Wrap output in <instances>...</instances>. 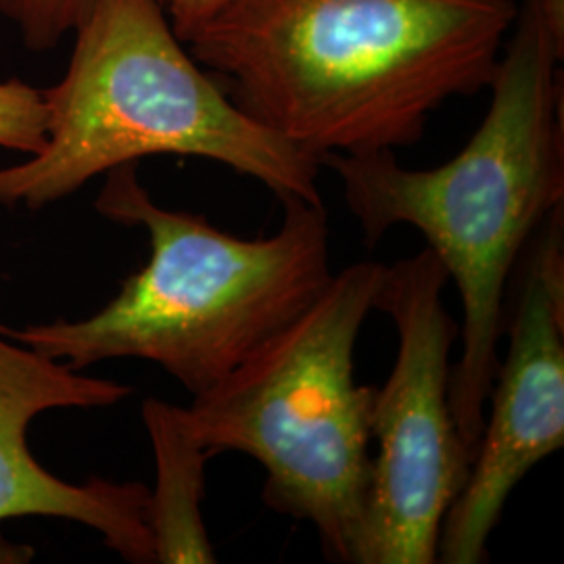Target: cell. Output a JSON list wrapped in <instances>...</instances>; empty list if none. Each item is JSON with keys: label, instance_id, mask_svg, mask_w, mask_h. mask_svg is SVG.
I'll return each instance as SVG.
<instances>
[{"label": "cell", "instance_id": "4", "mask_svg": "<svg viewBox=\"0 0 564 564\" xmlns=\"http://www.w3.org/2000/svg\"><path fill=\"white\" fill-rule=\"evenodd\" d=\"M65 76L42 90L46 142L0 167V205L41 209L153 155L220 163L279 199L323 203L321 162L249 118L191 55L160 0H93Z\"/></svg>", "mask_w": 564, "mask_h": 564}, {"label": "cell", "instance_id": "3", "mask_svg": "<svg viewBox=\"0 0 564 564\" xmlns=\"http://www.w3.org/2000/svg\"><path fill=\"white\" fill-rule=\"evenodd\" d=\"M281 228L260 239L224 232L203 216L163 209L137 163L107 172L95 207L149 232L147 265L84 321L2 333L74 370L118 358L162 366L193 395L212 389L305 312L330 281L324 203L282 197Z\"/></svg>", "mask_w": 564, "mask_h": 564}, {"label": "cell", "instance_id": "14", "mask_svg": "<svg viewBox=\"0 0 564 564\" xmlns=\"http://www.w3.org/2000/svg\"><path fill=\"white\" fill-rule=\"evenodd\" d=\"M561 2H564V0H561Z\"/></svg>", "mask_w": 564, "mask_h": 564}, {"label": "cell", "instance_id": "6", "mask_svg": "<svg viewBox=\"0 0 564 564\" xmlns=\"http://www.w3.org/2000/svg\"><path fill=\"white\" fill-rule=\"evenodd\" d=\"M444 263L424 247L384 268L375 310L398 330V356L372 405L370 489L362 564L437 563L445 514L475 454L449 408V354L460 323L444 303Z\"/></svg>", "mask_w": 564, "mask_h": 564}, {"label": "cell", "instance_id": "10", "mask_svg": "<svg viewBox=\"0 0 564 564\" xmlns=\"http://www.w3.org/2000/svg\"><path fill=\"white\" fill-rule=\"evenodd\" d=\"M93 0H0V15L11 21L32 51L55 48L72 34Z\"/></svg>", "mask_w": 564, "mask_h": 564}, {"label": "cell", "instance_id": "11", "mask_svg": "<svg viewBox=\"0 0 564 564\" xmlns=\"http://www.w3.org/2000/svg\"><path fill=\"white\" fill-rule=\"evenodd\" d=\"M44 142V93L25 82H0V147L32 158L41 153Z\"/></svg>", "mask_w": 564, "mask_h": 564}, {"label": "cell", "instance_id": "1", "mask_svg": "<svg viewBox=\"0 0 564 564\" xmlns=\"http://www.w3.org/2000/svg\"><path fill=\"white\" fill-rule=\"evenodd\" d=\"M514 0H223L184 42L242 111L321 162L421 141L494 80Z\"/></svg>", "mask_w": 564, "mask_h": 564}, {"label": "cell", "instance_id": "9", "mask_svg": "<svg viewBox=\"0 0 564 564\" xmlns=\"http://www.w3.org/2000/svg\"><path fill=\"white\" fill-rule=\"evenodd\" d=\"M142 421L158 468L147 510L155 563H216L202 512L209 454L186 429L181 405L151 398L142 403Z\"/></svg>", "mask_w": 564, "mask_h": 564}, {"label": "cell", "instance_id": "2", "mask_svg": "<svg viewBox=\"0 0 564 564\" xmlns=\"http://www.w3.org/2000/svg\"><path fill=\"white\" fill-rule=\"evenodd\" d=\"M563 51L564 2L523 0L489 84V109L456 158L431 170L403 167L395 151L321 158L370 247L412 226L456 282L463 351L452 366L449 408L473 454L500 366L508 281L563 212Z\"/></svg>", "mask_w": 564, "mask_h": 564}, {"label": "cell", "instance_id": "12", "mask_svg": "<svg viewBox=\"0 0 564 564\" xmlns=\"http://www.w3.org/2000/svg\"><path fill=\"white\" fill-rule=\"evenodd\" d=\"M160 2L172 21L174 32L186 42L202 28L223 0H160Z\"/></svg>", "mask_w": 564, "mask_h": 564}, {"label": "cell", "instance_id": "13", "mask_svg": "<svg viewBox=\"0 0 564 564\" xmlns=\"http://www.w3.org/2000/svg\"><path fill=\"white\" fill-rule=\"evenodd\" d=\"M32 556H34V550H32V547H28V545L9 544V542L0 535V563H30Z\"/></svg>", "mask_w": 564, "mask_h": 564}, {"label": "cell", "instance_id": "8", "mask_svg": "<svg viewBox=\"0 0 564 564\" xmlns=\"http://www.w3.org/2000/svg\"><path fill=\"white\" fill-rule=\"evenodd\" d=\"M128 384L78 375L67 364L9 339L0 328V521L51 517L95 529L128 563H155L149 489L90 479L74 485L46 470L28 447V426L48 410L109 408Z\"/></svg>", "mask_w": 564, "mask_h": 564}, {"label": "cell", "instance_id": "7", "mask_svg": "<svg viewBox=\"0 0 564 564\" xmlns=\"http://www.w3.org/2000/svg\"><path fill=\"white\" fill-rule=\"evenodd\" d=\"M508 321V351L491 387L468 479L445 514L437 563L481 564L524 475L564 444L563 212L527 249Z\"/></svg>", "mask_w": 564, "mask_h": 564}, {"label": "cell", "instance_id": "5", "mask_svg": "<svg viewBox=\"0 0 564 564\" xmlns=\"http://www.w3.org/2000/svg\"><path fill=\"white\" fill-rule=\"evenodd\" d=\"M384 268L333 274L293 323L181 408L209 458L239 452L262 464L265 506L312 524L335 563L362 564L377 384L356 381V345Z\"/></svg>", "mask_w": 564, "mask_h": 564}]
</instances>
